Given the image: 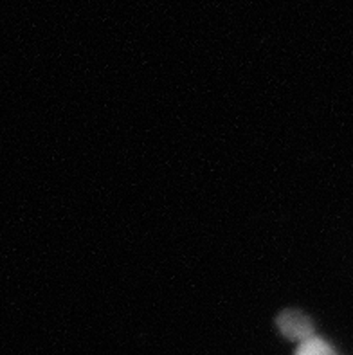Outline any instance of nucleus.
Segmentation results:
<instances>
[{
  "label": "nucleus",
  "mask_w": 353,
  "mask_h": 355,
  "mask_svg": "<svg viewBox=\"0 0 353 355\" xmlns=\"http://www.w3.org/2000/svg\"><path fill=\"white\" fill-rule=\"evenodd\" d=\"M295 355H337V354L336 350H334L327 341H325V339L316 336V338L298 345Z\"/></svg>",
  "instance_id": "nucleus-2"
},
{
  "label": "nucleus",
  "mask_w": 353,
  "mask_h": 355,
  "mask_svg": "<svg viewBox=\"0 0 353 355\" xmlns=\"http://www.w3.org/2000/svg\"><path fill=\"white\" fill-rule=\"evenodd\" d=\"M277 327L282 334L291 341H298V345L316 338L312 321L300 311H285L277 318Z\"/></svg>",
  "instance_id": "nucleus-1"
}]
</instances>
